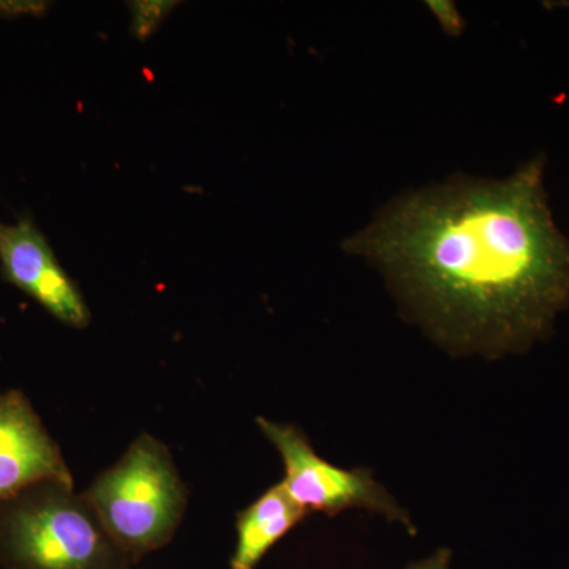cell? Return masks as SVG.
Wrapping results in <instances>:
<instances>
[{
    "instance_id": "1",
    "label": "cell",
    "mask_w": 569,
    "mask_h": 569,
    "mask_svg": "<svg viewBox=\"0 0 569 569\" xmlns=\"http://www.w3.org/2000/svg\"><path fill=\"white\" fill-rule=\"evenodd\" d=\"M545 162L397 198L346 250L377 264L441 346L488 358L530 350L569 310V238L550 211Z\"/></svg>"
},
{
    "instance_id": "2",
    "label": "cell",
    "mask_w": 569,
    "mask_h": 569,
    "mask_svg": "<svg viewBox=\"0 0 569 569\" xmlns=\"http://www.w3.org/2000/svg\"><path fill=\"white\" fill-rule=\"evenodd\" d=\"M0 516V546L17 569H129L130 557L70 486H36Z\"/></svg>"
},
{
    "instance_id": "3",
    "label": "cell",
    "mask_w": 569,
    "mask_h": 569,
    "mask_svg": "<svg viewBox=\"0 0 569 569\" xmlns=\"http://www.w3.org/2000/svg\"><path fill=\"white\" fill-rule=\"evenodd\" d=\"M82 496L132 560L168 545L187 508L186 486L170 451L146 433Z\"/></svg>"
},
{
    "instance_id": "4",
    "label": "cell",
    "mask_w": 569,
    "mask_h": 569,
    "mask_svg": "<svg viewBox=\"0 0 569 569\" xmlns=\"http://www.w3.org/2000/svg\"><path fill=\"white\" fill-rule=\"evenodd\" d=\"M257 425L282 456L284 488L307 512L336 516L347 509H366L400 523L411 533L417 531L406 509L373 478L372 471L347 470L321 459L296 426L266 418H258Z\"/></svg>"
},
{
    "instance_id": "5",
    "label": "cell",
    "mask_w": 569,
    "mask_h": 569,
    "mask_svg": "<svg viewBox=\"0 0 569 569\" xmlns=\"http://www.w3.org/2000/svg\"><path fill=\"white\" fill-rule=\"evenodd\" d=\"M0 268L7 282L31 296L56 320L74 329L91 323V310L80 288L31 220L0 222Z\"/></svg>"
},
{
    "instance_id": "6",
    "label": "cell",
    "mask_w": 569,
    "mask_h": 569,
    "mask_svg": "<svg viewBox=\"0 0 569 569\" xmlns=\"http://www.w3.org/2000/svg\"><path fill=\"white\" fill-rule=\"evenodd\" d=\"M48 482L74 488L61 449L29 400L6 392L0 396V503Z\"/></svg>"
},
{
    "instance_id": "7",
    "label": "cell",
    "mask_w": 569,
    "mask_h": 569,
    "mask_svg": "<svg viewBox=\"0 0 569 569\" xmlns=\"http://www.w3.org/2000/svg\"><path fill=\"white\" fill-rule=\"evenodd\" d=\"M309 512L296 503L283 482L266 490L250 507L239 512L238 542L231 569H254L276 542L293 530Z\"/></svg>"
},
{
    "instance_id": "8",
    "label": "cell",
    "mask_w": 569,
    "mask_h": 569,
    "mask_svg": "<svg viewBox=\"0 0 569 569\" xmlns=\"http://www.w3.org/2000/svg\"><path fill=\"white\" fill-rule=\"evenodd\" d=\"M130 11H132V32L137 39L146 40L159 29L164 18L171 10L178 6V2H130Z\"/></svg>"
},
{
    "instance_id": "9",
    "label": "cell",
    "mask_w": 569,
    "mask_h": 569,
    "mask_svg": "<svg viewBox=\"0 0 569 569\" xmlns=\"http://www.w3.org/2000/svg\"><path fill=\"white\" fill-rule=\"evenodd\" d=\"M48 9L44 2H0V17L14 18L22 14H40Z\"/></svg>"
},
{
    "instance_id": "10",
    "label": "cell",
    "mask_w": 569,
    "mask_h": 569,
    "mask_svg": "<svg viewBox=\"0 0 569 569\" xmlns=\"http://www.w3.org/2000/svg\"><path fill=\"white\" fill-rule=\"evenodd\" d=\"M432 10L436 11L438 20L443 22V28L449 32L459 31V17L458 10L452 7V3H430Z\"/></svg>"
},
{
    "instance_id": "11",
    "label": "cell",
    "mask_w": 569,
    "mask_h": 569,
    "mask_svg": "<svg viewBox=\"0 0 569 569\" xmlns=\"http://www.w3.org/2000/svg\"><path fill=\"white\" fill-rule=\"evenodd\" d=\"M449 561H451V552L448 549H440L433 556L410 565L407 569H449Z\"/></svg>"
}]
</instances>
